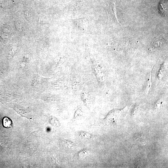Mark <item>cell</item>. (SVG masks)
<instances>
[{
    "instance_id": "cell-5",
    "label": "cell",
    "mask_w": 168,
    "mask_h": 168,
    "mask_svg": "<svg viewBox=\"0 0 168 168\" xmlns=\"http://www.w3.org/2000/svg\"><path fill=\"white\" fill-rule=\"evenodd\" d=\"M89 154V152L88 150L83 149L79 152L78 155L81 158H84L87 156Z\"/></svg>"
},
{
    "instance_id": "cell-2",
    "label": "cell",
    "mask_w": 168,
    "mask_h": 168,
    "mask_svg": "<svg viewBox=\"0 0 168 168\" xmlns=\"http://www.w3.org/2000/svg\"><path fill=\"white\" fill-rule=\"evenodd\" d=\"M79 136L81 138L84 139H92V135L90 133L85 131L81 130L79 132Z\"/></svg>"
},
{
    "instance_id": "cell-3",
    "label": "cell",
    "mask_w": 168,
    "mask_h": 168,
    "mask_svg": "<svg viewBox=\"0 0 168 168\" xmlns=\"http://www.w3.org/2000/svg\"><path fill=\"white\" fill-rule=\"evenodd\" d=\"M83 116V113L80 109H77L74 113L73 116V119L74 120L81 119Z\"/></svg>"
},
{
    "instance_id": "cell-4",
    "label": "cell",
    "mask_w": 168,
    "mask_h": 168,
    "mask_svg": "<svg viewBox=\"0 0 168 168\" xmlns=\"http://www.w3.org/2000/svg\"><path fill=\"white\" fill-rule=\"evenodd\" d=\"M64 145L65 147L68 149L73 148L75 146L74 142L69 139H66L64 142Z\"/></svg>"
},
{
    "instance_id": "cell-1",
    "label": "cell",
    "mask_w": 168,
    "mask_h": 168,
    "mask_svg": "<svg viewBox=\"0 0 168 168\" xmlns=\"http://www.w3.org/2000/svg\"><path fill=\"white\" fill-rule=\"evenodd\" d=\"M2 126L4 128H10L13 126V124L12 120L7 117H5L2 120Z\"/></svg>"
}]
</instances>
